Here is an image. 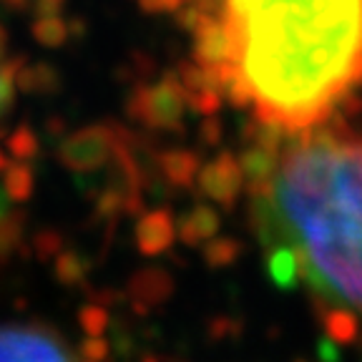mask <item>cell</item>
<instances>
[{
    "instance_id": "1",
    "label": "cell",
    "mask_w": 362,
    "mask_h": 362,
    "mask_svg": "<svg viewBox=\"0 0 362 362\" xmlns=\"http://www.w3.org/2000/svg\"><path fill=\"white\" fill-rule=\"evenodd\" d=\"M224 23L259 121L307 129L362 81V0H226Z\"/></svg>"
},
{
    "instance_id": "2",
    "label": "cell",
    "mask_w": 362,
    "mask_h": 362,
    "mask_svg": "<svg viewBox=\"0 0 362 362\" xmlns=\"http://www.w3.org/2000/svg\"><path fill=\"white\" fill-rule=\"evenodd\" d=\"M255 192L267 247L287 244L322 294L362 312V146L317 136L277 161Z\"/></svg>"
},
{
    "instance_id": "3",
    "label": "cell",
    "mask_w": 362,
    "mask_h": 362,
    "mask_svg": "<svg viewBox=\"0 0 362 362\" xmlns=\"http://www.w3.org/2000/svg\"><path fill=\"white\" fill-rule=\"evenodd\" d=\"M61 339L43 327H0V360H68Z\"/></svg>"
},
{
    "instance_id": "4",
    "label": "cell",
    "mask_w": 362,
    "mask_h": 362,
    "mask_svg": "<svg viewBox=\"0 0 362 362\" xmlns=\"http://www.w3.org/2000/svg\"><path fill=\"white\" fill-rule=\"evenodd\" d=\"M187 108V90L176 78H164L151 88H141L139 119L153 129H176Z\"/></svg>"
},
{
    "instance_id": "5",
    "label": "cell",
    "mask_w": 362,
    "mask_h": 362,
    "mask_svg": "<svg viewBox=\"0 0 362 362\" xmlns=\"http://www.w3.org/2000/svg\"><path fill=\"white\" fill-rule=\"evenodd\" d=\"M199 174V189L209 199L224 204V206H232L234 199L242 194L244 176L239 169V161L232 153H221L219 158H214L211 164H206Z\"/></svg>"
},
{
    "instance_id": "6",
    "label": "cell",
    "mask_w": 362,
    "mask_h": 362,
    "mask_svg": "<svg viewBox=\"0 0 362 362\" xmlns=\"http://www.w3.org/2000/svg\"><path fill=\"white\" fill-rule=\"evenodd\" d=\"M197 63L204 68L234 63V38L232 30L224 21H216L202 13V21L197 23Z\"/></svg>"
},
{
    "instance_id": "7",
    "label": "cell",
    "mask_w": 362,
    "mask_h": 362,
    "mask_svg": "<svg viewBox=\"0 0 362 362\" xmlns=\"http://www.w3.org/2000/svg\"><path fill=\"white\" fill-rule=\"evenodd\" d=\"M136 239H139V249L144 255H161L171 247L174 242V221H171L169 211H151V214L141 216L139 226H136Z\"/></svg>"
},
{
    "instance_id": "8",
    "label": "cell",
    "mask_w": 362,
    "mask_h": 362,
    "mask_svg": "<svg viewBox=\"0 0 362 362\" xmlns=\"http://www.w3.org/2000/svg\"><path fill=\"white\" fill-rule=\"evenodd\" d=\"M239 169H242L244 181L252 184V189L264 187L267 181L272 179V174H274V169H277V151L257 144V146L247 148V151L242 153Z\"/></svg>"
},
{
    "instance_id": "9",
    "label": "cell",
    "mask_w": 362,
    "mask_h": 362,
    "mask_svg": "<svg viewBox=\"0 0 362 362\" xmlns=\"http://www.w3.org/2000/svg\"><path fill=\"white\" fill-rule=\"evenodd\" d=\"M216 229H219V214L211 209L209 204H199L189 211L187 216H181L179 221V234H181V242L187 244H199V242H206L209 237H214Z\"/></svg>"
},
{
    "instance_id": "10",
    "label": "cell",
    "mask_w": 362,
    "mask_h": 362,
    "mask_svg": "<svg viewBox=\"0 0 362 362\" xmlns=\"http://www.w3.org/2000/svg\"><path fill=\"white\" fill-rule=\"evenodd\" d=\"M269 277L284 289H292L294 284L300 282L302 274V264L294 255V249L287 247V244H279L274 247V252L269 255Z\"/></svg>"
},
{
    "instance_id": "11",
    "label": "cell",
    "mask_w": 362,
    "mask_h": 362,
    "mask_svg": "<svg viewBox=\"0 0 362 362\" xmlns=\"http://www.w3.org/2000/svg\"><path fill=\"white\" fill-rule=\"evenodd\" d=\"M161 169H164L166 179L181 184V187H189L199 171V161L189 151H166L161 156Z\"/></svg>"
},
{
    "instance_id": "12",
    "label": "cell",
    "mask_w": 362,
    "mask_h": 362,
    "mask_svg": "<svg viewBox=\"0 0 362 362\" xmlns=\"http://www.w3.org/2000/svg\"><path fill=\"white\" fill-rule=\"evenodd\" d=\"M171 292V279L166 277L164 272L146 269L141 272L139 282H134V294L136 300H141L144 305H156Z\"/></svg>"
},
{
    "instance_id": "13",
    "label": "cell",
    "mask_w": 362,
    "mask_h": 362,
    "mask_svg": "<svg viewBox=\"0 0 362 362\" xmlns=\"http://www.w3.org/2000/svg\"><path fill=\"white\" fill-rule=\"evenodd\" d=\"M108 146H111V139H108L106 131L93 129L83 136V144H76L74 158H78V164H83V166H93V164H98V161H103Z\"/></svg>"
},
{
    "instance_id": "14",
    "label": "cell",
    "mask_w": 362,
    "mask_h": 362,
    "mask_svg": "<svg viewBox=\"0 0 362 362\" xmlns=\"http://www.w3.org/2000/svg\"><path fill=\"white\" fill-rule=\"evenodd\" d=\"M325 329H327V334L334 342H355L357 332H360L355 317H352L345 307L329 310L327 315H325Z\"/></svg>"
},
{
    "instance_id": "15",
    "label": "cell",
    "mask_w": 362,
    "mask_h": 362,
    "mask_svg": "<svg viewBox=\"0 0 362 362\" xmlns=\"http://www.w3.org/2000/svg\"><path fill=\"white\" fill-rule=\"evenodd\" d=\"M239 252H242V247H239V242L232 237L211 239V242L204 247V257H206L209 267H229L232 262H237Z\"/></svg>"
},
{
    "instance_id": "16",
    "label": "cell",
    "mask_w": 362,
    "mask_h": 362,
    "mask_svg": "<svg viewBox=\"0 0 362 362\" xmlns=\"http://www.w3.org/2000/svg\"><path fill=\"white\" fill-rule=\"evenodd\" d=\"M187 101L189 106L194 108L197 113H204V116H211V113L219 111L221 106V96L216 88H199V90H192L187 93Z\"/></svg>"
},
{
    "instance_id": "17",
    "label": "cell",
    "mask_w": 362,
    "mask_h": 362,
    "mask_svg": "<svg viewBox=\"0 0 362 362\" xmlns=\"http://www.w3.org/2000/svg\"><path fill=\"white\" fill-rule=\"evenodd\" d=\"M13 101V71L6 61V45L0 40V113L6 111Z\"/></svg>"
},
{
    "instance_id": "18",
    "label": "cell",
    "mask_w": 362,
    "mask_h": 362,
    "mask_svg": "<svg viewBox=\"0 0 362 362\" xmlns=\"http://www.w3.org/2000/svg\"><path fill=\"white\" fill-rule=\"evenodd\" d=\"M139 3H141L144 11L158 13V11H176V8H181L187 0H139Z\"/></svg>"
},
{
    "instance_id": "19",
    "label": "cell",
    "mask_w": 362,
    "mask_h": 362,
    "mask_svg": "<svg viewBox=\"0 0 362 362\" xmlns=\"http://www.w3.org/2000/svg\"><path fill=\"white\" fill-rule=\"evenodd\" d=\"M90 322H86V329L88 332H101L103 327H106V315H103L101 310H96V307H90V310H86V315Z\"/></svg>"
},
{
    "instance_id": "20",
    "label": "cell",
    "mask_w": 362,
    "mask_h": 362,
    "mask_svg": "<svg viewBox=\"0 0 362 362\" xmlns=\"http://www.w3.org/2000/svg\"><path fill=\"white\" fill-rule=\"evenodd\" d=\"M106 352H108V347H106V342H103V339H90V342H86V347H83V355L93 357V360H101V357H106Z\"/></svg>"
},
{
    "instance_id": "21",
    "label": "cell",
    "mask_w": 362,
    "mask_h": 362,
    "mask_svg": "<svg viewBox=\"0 0 362 362\" xmlns=\"http://www.w3.org/2000/svg\"><path fill=\"white\" fill-rule=\"evenodd\" d=\"M204 136H206V141L209 144H214L216 139H219V129H216L214 121H206V124H204Z\"/></svg>"
},
{
    "instance_id": "22",
    "label": "cell",
    "mask_w": 362,
    "mask_h": 362,
    "mask_svg": "<svg viewBox=\"0 0 362 362\" xmlns=\"http://www.w3.org/2000/svg\"><path fill=\"white\" fill-rule=\"evenodd\" d=\"M320 355H325V357H337V350H332V347H329L327 342H322V347H320Z\"/></svg>"
},
{
    "instance_id": "23",
    "label": "cell",
    "mask_w": 362,
    "mask_h": 362,
    "mask_svg": "<svg viewBox=\"0 0 362 362\" xmlns=\"http://www.w3.org/2000/svg\"><path fill=\"white\" fill-rule=\"evenodd\" d=\"M211 3H214V0H197V6L202 8V11H206V8H209Z\"/></svg>"
}]
</instances>
